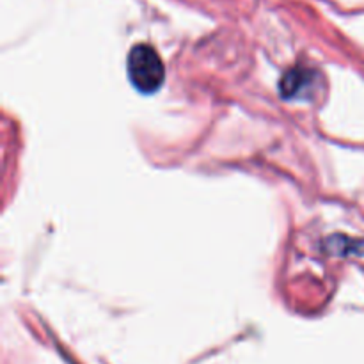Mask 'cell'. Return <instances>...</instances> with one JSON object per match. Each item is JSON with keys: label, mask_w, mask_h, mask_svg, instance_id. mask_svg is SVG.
Returning <instances> with one entry per match:
<instances>
[{"label": "cell", "mask_w": 364, "mask_h": 364, "mask_svg": "<svg viewBox=\"0 0 364 364\" xmlns=\"http://www.w3.org/2000/svg\"><path fill=\"white\" fill-rule=\"evenodd\" d=\"M130 84L142 95H155L166 82V66L151 45L139 43L127 59Z\"/></svg>", "instance_id": "6da1fadb"}]
</instances>
